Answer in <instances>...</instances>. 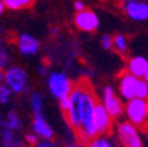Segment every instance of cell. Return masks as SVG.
<instances>
[{
  "label": "cell",
  "mask_w": 148,
  "mask_h": 147,
  "mask_svg": "<svg viewBox=\"0 0 148 147\" xmlns=\"http://www.w3.org/2000/svg\"><path fill=\"white\" fill-rule=\"evenodd\" d=\"M25 141L31 144H37V142L40 141V137H38L36 133L32 131V133H28V134L25 135Z\"/></svg>",
  "instance_id": "24"
},
{
  "label": "cell",
  "mask_w": 148,
  "mask_h": 147,
  "mask_svg": "<svg viewBox=\"0 0 148 147\" xmlns=\"http://www.w3.org/2000/svg\"><path fill=\"white\" fill-rule=\"evenodd\" d=\"M122 8L132 21H148V1L145 0H128Z\"/></svg>",
  "instance_id": "8"
},
{
  "label": "cell",
  "mask_w": 148,
  "mask_h": 147,
  "mask_svg": "<svg viewBox=\"0 0 148 147\" xmlns=\"http://www.w3.org/2000/svg\"><path fill=\"white\" fill-rule=\"evenodd\" d=\"M34 147H57L56 143L52 139H40L37 142V144H34Z\"/></svg>",
  "instance_id": "25"
},
{
  "label": "cell",
  "mask_w": 148,
  "mask_h": 147,
  "mask_svg": "<svg viewBox=\"0 0 148 147\" xmlns=\"http://www.w3.org/2000/svg\"><path fill=\"white\" fill-rule=\"evenodd\" d=\"M23 126L21 117L18 115L16 110H9L5 115L1 118V127L4 129H9L13 131H18Z\"/></svg>",
  "instance_id": "14"
},
{
  "label": "cell",
  "mask_w": 148,
  "mask_h": 147,
  "mask_svg": "<svg viewBox=\"0 0 148 147\" xmlns=\"http://www.w3.org/2000/svg\"><path fill=\"white\" fill-rule=\"evenodd\" d=\"M8 61H9V53L7 52L4 44H1V46H0V69L1 70H4L7 68Z\"/></svg>",
  "instance_id": "23"
},
{
  "label": "cell",
  "mask_w": 148,
  "mask_h": 147,
  "mask_svg": "<svg viewBox=\"0 0 148 147\" xmlns=\"http://www.w3.org/2000/svg\"><path fill=\"white\" fill-rule=\"evenodd\" d=\"M145 127H147V130H148V117H147V123H145Z\"/></svg>",
  "instance_id": "31"
},
{
  "label": "cell",
  "mask_w": 148,
  "mask_h": 147,
  "mask_svg": "<svg viewBox=\"0 0 148 147\" xmlns=\"http://www.w3.org/2000/svg\"><path fill=\"white\" fill-rule=\"evenodd\" d=\"M148 70V60L143 56H134L127 62V72L136 76L138 78H144Z\"/></svg>",
  "instance_id": "13"
},
{
  "label": "cell",
  "mask_w": 148,
  "mask_h": 147,
  "mask_svg": "<svg viewBox=\"0 0 148 147\" xmlns=\"http://www.w3.org/2000/svg\"><path fill=\"white\" fill-rule=\"evenodd\" d=\"M124 115L127 121H130L135 126L144 127L148 117V99L136 97L130 101H126Z\"/></svg>",
  "instance_id": "5"
},
{
  "label": "cell",
  "mask_w": 148,
  "mask_h": 147,
  "mask_svg": "<svg viewBox=\"0 0 148 147\" xmlns=\"http://www.w3.org/2000/svg\"><path fill=\"white\" fill-rule=\"evenodd\" d=\"M29 105L33 115H42L44 114V98L38 92H32L29 94Z\"/></svg>",
  "instance_id": "16"
},
{
  "label": "cell",
  "mask_w": 148,
  "mask_h": 147,
  "mask_svg": "<svg viewBox=\"0 0 148 147\" xmlns=\"http://www.w3.org/2000/svg\"><path fill=\"white\" fill-rule=\"evenodd\" d=\"M144 80L148 82V70H147V73H145V76H144Z\"/></svg>",
  "instance_id": "30"
},
{
  "label": "cell",
  "mask_w": 148,
  "mask_h": 147,
  "mask_svg": "<svg viewBox=\"0 0 148 147\" xmlns=\"http://www.w3.org/2000/svg\"><path fill=\"white\" fill-rule=\"evenodd\" d=\"M1 1L7 7V9H11V11H20V9L28 8L33 3V0H1Z\"/></svg>",
  "instance_id": "18"
},
{
  "label": "cell",
  "mask_w": 148,
  "mask_h": 147,
  "mask_svg": "<svg viewBox=\"0 0 148 147\" xmlns=\"http://www.w3.org/2000/svg\"><path fill=\"white\" fill-rule=\"evenodd\" d=\"M114 49L120 55H126L128 52V40L124 35H116L114 36Z\"/></svg>",
  "instance_id": "19"
},
{
  "label": "cell",
  "mask_w": 148,
  "mask_h": 147,
  "mask_svg": "<svg viewBox=\"0 0 148 147\" xmlns=\"http://www.w3.org/2000/svg\"><path fill=\"white\" fill-rule=\"evenodd\" d=\"M102 104L114 119H118L124 114L126 105L123 104L122 97L119 95V93H116L112 85H106L102 89Z\"/></svg>",
  "instance_id": "6"
},
{
  "label": "cell",
  "mask_w": 148,
  "mask_h": 147,
  "mask_svg": "<svg viewBox=\"0 0 148 147\" xmlns=\"http://www.w3.org/2000/svg\"><path fill=\"white\" fill-rule=\"evenodd\" d=\"M41 48L40 40L31 33H21L17 37V49L24 57H33Z\"/></svg>",
  "instance_id": "11"
},
{
  "label": "cell",
  "mask_w": 148,
  "mask_h": 147,
  "mask_svg": "<svg viewBox=\"0 0 148 147\" xmlns=\"http://www.w3.org/2000/svg\"><path fill=\"white\" fill-rule=\"evenodd\" d=\"M0 137H1V146H4V147H21L23 146V142L20 139V137L17 135V131L1 127Z\"/></svg>",
  "instance_id": "15"
},
{
  "label": "cell",
  "mask_w": 148,
  "mask_h": 147,
  "mask_svg": "<svg viewBox=\"0 0 148 147\" xmlns=\"http://www.w3.org/2000/svg\"><path fill=\"white\" fill-rule=\"evenodd\" d=\"M119 1H128V0H119Z\"/></svg>",
  "instance_id": "32"
},
{
  "label": "cell",
  "mask_w": 148,
  "mask_h": 147,
  "mask_svg": "<svg viewBox=\"0 0 148 147\" xmlns=\"http://www.w3.org/2000/svg\"><path fill=\"white\" fill-rule=\"evenodd\" d=\"M87 147H116L115 142L108 135H98L97 138L87 142Z\"/></svg>",
  "instance_id": "17"
},
{
  "label": "cell",
  "mask_w": 148,
  "mask_h": 147,
  "mask_svg": "<svg viewBox=\"0 0 148 147\" xmlns=\"http://www.w3.org/2000/svg\"><path fill=\"white\" fill-rule=\"evenodd\" d=\"M46 86L52 97L56 98L58 102L65 98H69L74 88L69 76L61 70L50 72L49 76L46 77Z\"/></svg>",
  "instance_id": "3"
},
{
  "label": "cell",
  "mask_w": 148,
  "mask_h": 147,
  "mask_svg": "<svg viewBox=\"0 0 148 147\" xmlns=\"http://www.w3.org/2000/svg\"><path fill=\"white\" fill-rule=\"evenodd\" d=\"M94 123L97 126L99 135H108V133L112 129V123H114V118L111 117V114L107 111L103 104L97 105L95 111H94Z\"/></svg>",
  "instance_id": "10"
},
{
  "label": "cell",
  "mask_w": 148,
  "mask_h": 147,
  "mask_svg": "<svg viewBox=\"0 0 148 147\" xmlns=\"http://www.w3.org/2000/svg\"><path fill=\"white\" fill-rule=\"evenodd\" d=\"M64 147H82L81 144H75V143H70V144H66V146Z\"/></svg>",
  "instance_id": "29"
},
{
  "label": "cell",
  "mask_w": 148,
  "mask_h": 147,
  "mask_svg": "<svg viewBox=\"0 0 148 147\" xmlns=\"http://www.w3.org/2000/svg\"><path fill=\"white\" fill-rule=\"evenodd\" d=\"M32 131L36 133L40 137V139H53V137H54V130L48 123V121L45 118V114H42V115H33Z\"/></svg>",
  "instance_id": "12"
},
{
  "label": "cell",
  "mask_w": 148,
  "mask_h": 147,
  "mask_svg": "<svg viewBox=\"0 0 148 147\" xmlns=\"http://www.w3.org/2000/svg\"><path fill=\"white\" fill-rule=\"evenodd\" d=\"M139 80L136 76L131 74L130 72H126L119 77L118 81V93L122 97L123 101H130L132 98H136V92H138Z\"/></svg>",
  "instance_id": "7"
},
{
  "label": "cell",
  "mask_w": 148,
  "mask_h": 147,
  "mask_svg": "<svg viewBox=\"0 0 148 147\" xmlns=\"http://www.w3.org/2000/svg\"><path fill=\"white\" fill-rule=\"evenodd\" d=\"M115 134L123 147H144L139 127L130 121H120L115 127Z\"/></svg>",
  "instance_id": "4"
},
{
  "label": "cell",
  "mask_w": 148,
  "mask_h": 147,
  "mask_svg": "<svg viewBox=\"0 0 148 147\" xmlns=\"http://www.w3.org/2000/svg\"><path fill=\"white\" fill-rule=\"evenodd\" d=\"M99 43H101V46L105 50H111L114 48V37L111 35H102Z\"/></svg>",
  "instance_id": "22"
},
{
  "label": "cell",
  "mask_w": 148,
  "mask_h": 147,
  "mask_svg": "<svg viewBox=\"0 0 148 147\" xmlns=\"http://www.w3.org/2000/svg\"><path fill=\"white\" fill-rule=\"evenodd\" d=\"M97 105V97L89 84L81 81L74 85L69 95L68 109L64 113L70 127L83 142H90L99 135L94 123Z\"/></svg>",
  "instance_id": "1"
},
{
  "label": "cell",
  "mask_w": 148,
  "mask_h": 147,
  "mask_svg": "<svg viewBox=\"0 0 148 147\" xmlns=\"http://www.w3.org/2000/svg\"><path fill=\"white\" fill-rule=\"evenodd\" d=\"M7 7L4 6V3L3 1H0V13H4V9H5Z\"/></svg>",
  "instance_id": "28"
},
{
  "label": "cell",
  "mask_w": 148,
  "mask_h": 147,
  "mask_svg": "<svg viewBox=\"0 0 148 147\" xmlns=\"http://www.w3.org/2000/svg\"><path fill=\"white\" fill-rule=\"evenodd\" d=\"M136 97H138V98H144V99H148V82L144 80V78H140V80H139Z\"/></svg>",
  "instance_id": "21"
},
{
  "label": "cell",
  "mask_w": 148,
  "mask_h": 147,
  "mask_svg": "<svg viewBox=\"0 0 148 147\" xmlns=\"http://www.w3.org/2000/svg\"><path fill=\"white\" fill-rule=\"evenodd\" d=\"M74 9H75L77 12H79V11H83V9H86V7H85V3H83V1H81V0H75V1H74Z\"/></svg>",
  "instance_id": "27"
},
{
  "label": "cell",
  "mask_w": 148,
  "mask_h": 147,
  "mask_svg": "<svg viewBox=\"0 0 148 147\" xmlns=\"http://www.w3.org/2000/svg\"><path fill=\"white\" fill-rule=\"evenodd\" d=\"M74 25L82 32H95L99 27V17L91 9H83L75 13Z\"/></svg>",
  "instance_id": "9"
},
{
  "label": "cell",
  "mask_w": 148,
  "mask_h": 147,
  "mask_svg": "<svg viewBox=\"0 0 148 147\" xmlns=\"http://www.w3.org/2000/svg\"><path fill=\"white\" fill-rule=\"evenodd\" d=\"M12 94H13L12 90L9 89L4 82H1V85H0V104L3 105V106L9 104L11 98H12Z\"/></svg>",
  "instance_id": "20"
},
{
  "label": "cell",
  "mask_w": 148,
  "mask_h": 147,
  "mask_svg": "<svg viewBox=\"0 0 148 147\" xmlns=\"http://www.w3.org/2000/svg\"><path fill=\"white\" fill-rule=\"evenodd\" d=\"M1 147H4V146H1Z\"/></svg>",
  "instance_id": "33"
},
{
  "label": "cell",
  "mask_w": 148,
  "mask_h": 147,
  "mask_svg": "<svg viewBox=\"0 0 148 147\" xmlns=\"http://www.w3.org/2000/svg\"><path fill=\"white\" fill-rule=\"evenodd\" d=\"M0 80L12 90L13 94H24L29 90V76L24 68L17 65H12L1 70Z\"/></svg>",
  "instance_id": "2"
},
{
  "label": "cell",
  "mask_w": 148,
  "mask_h": 147,
  "mask_svg": "<svg viewBox=\"0 0 148 147\" xmlns=\"http://www.w3.org/2000/svg\"><path fill=\"white\" fill-rule=\"evenodd\" d=\"M37 73L40 74L41 77H48L49 76V69H48V66H46V65H38V66H37Z\"/></svg>",
  "instance_id": "26"
}]
</instances>
